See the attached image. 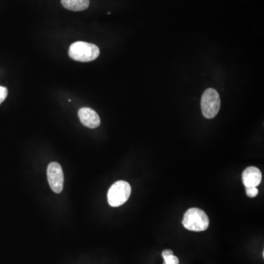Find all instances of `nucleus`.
I'll list each match as a JSON object with an SVG mask.
<instances>
[{"label": "nucleus", "instance_id": "7ed1b4c3", "mask_svg": "<svg viewBox=\"0 0 264 264\" xmlns=\"http://www.w3.org/2000/svg\"><path fill=\"white\" fill-rule=\"evenodd\" d=\"M132 192L130 184L124 181H119L111 186L107 193V200L112 207H119L125 203Z\"/></svg>", "mask_w": 264, "mask_h": 264}, {"label": "nucleus", "instance_id": "f257e3e1", "mask_svg": "<svg viewBox=\"0 0 264 264\" xmlns=\"http://www.w3.org/2000/svg\"><path fill=\"white\" fill-rule=\"evenodd\" d=\"M69 54L71 59L79 62H91L99 57L100 50L95 44L78 41L71 45Z\"/></svg>", "mask_w": 264, "mask_h": 264}, {"label": "nucleus", "instance_id": "9d476101", "mask_svg": "<svg viewBox=\"0 0 264 264\" xmlns=\"http://www.w3.org/2000/svg\"><path fill=\"white\" fill-rule=\"evenodd\" d=\"M164 263L165 264H179V260L175 255H172L170 256L164 258Z\"/></svg>", "mask_w": 264, "mask_h": 264}, {"label": "nucleus", "instance_id": "0eeeda50", "mask_svg": "<svg viewBox=\"0 0 264 264\" xmlns=\"http://www.w3.org/2000/svg\"><path fill=\"white\" fill-rule=\"evenodd\" d=\"M262 181V174L257 167H247L242 173V182L245 187H257Z\"/></svg>", "mask_w": 264, "mask_h": 264}, {"label": "nucleus", "instance_id": "f03ea898", "mask_svg": "<svg viewBox=\"0 0 264 264\" xmlns=\"http://www.w3.org/2000/svg\"><path fill=\"white\" fill-rule=\"evenodd\" d=\"M182 223L186 229L191 231H204L209 226V219L201 209L192 208L184 214Z\"/></svg>", "mask_w": 264, "mask_h": 264}, {"label": "nucleus", "instance_id": "423d86ee", "mask_svg": "<svg viewBox=\"0 0 264 264\" xmlns=\"http://www.w3.org/2000/svg\"><path fill=\"white\" fill-rule=\"evenodd\" d=\"M81 123L90 129H96L100 126L101 120L99 114L94 109L88 107H83L78 112Z\"/></svg>", "mask_w": 264, "mask_h": 264}, {"label": "nucleus", "instance_id": "39448f33", "mask_svg": "<svg viewBox=\"0 0 264 264\" xmlns=\"http://www.w3.org/2000/svg\"><path fill=\"white\" fill-rule=\"evenodd\" d=\"M47 178L53 192L57 194L61 193L64 184V175L61 164L57 162H51L48 165Z\"/></svg>", "mask_w": 264, "mask_h": 264}, {"label": "nucleus", "instance_id": "f8f14e48", "mask_svg": "<svg viewBox=\"0 0 264 264\" xmlns=\"http://www.w3.org/2000/svg\"><path fill=\"white\" fill-rule=\"evenodd\" d=\"M162 255L163 258H167V257L173 255V252H172V250H165L162 252Z\"/></svg>", "mask_w": 264, "mask_h": 264}, {"label": "nucleus", "instance_id": "1a4fd4ad", "mask_svg": "<svg viewBox=\"0 0 264 264\" xmlns=\"http://www.w3.org/2000/svg\"><path fill=\"white\" fill-rule=\"evenodd\" d=\"M246 193L249 197H255L258 194V189L257 187H246Z\"/></svg>", "mask_w": 264, "mask_h": 264}, {"label": "nucleus", "instance_id": "6e6552de", "mask_svg": "<svg viewBox=\"0 0 264 264\" xmlns=\"http://www.w3.org/2000/svg\"><path fill=\"white\" fill-rule=\"evenodd\" d=\"M63 7L69 11H82L90 6L89 0H61Z\"/></svg>", "mask_w": 264, "mask_h": 264}, {"label": "nucleus", "instance_id": "20e7f679", "mask_svg": "<svg viewBox=\"0 0 264 264\" xmlns=\"http://www.w3.org/2000/svg\"><path fill=\"white\" fill-rule=\"evenodd\" d=\"M221 101L220 95L213 88H209L202 94L201 110L204 117L212 119L217 116L220 111Z\"/></svg>", "mask_w": 264, "mask_h": 264}, {"label": "nucleus", "instance_id": "9b49d317", "mask_svg": "<svg viewBox=\"0 0 264 264\" xmlns=\"http://www.w3.org/2000/svg\"><path fill=\"white\" fill-rule=\"evenodd\" d=\"M7 96H8V89L0 86V104L6 100Z\"/></svg>", "mask_w": 264, "mask_h": 264}, {"label": "nucleus", "instance_id": "ddd939ff", "mask_svg": "<svg viewBox=\"0 0 264 264\" xmlns=\"http://www.w3.org/2000/svg\"><path fill=\"white\" fill-rule=\"evenodd\" d=\"M164 264H165V263H164Z\"/></svg>", "mask_w": 264, "mask_h": 264}]
</instances>
